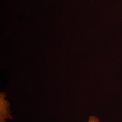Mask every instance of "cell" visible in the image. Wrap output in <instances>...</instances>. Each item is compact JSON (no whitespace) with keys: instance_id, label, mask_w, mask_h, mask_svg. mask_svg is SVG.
Returning a JSON list of instances; mask_svg holds the SVG:
<instances>
[{"instance_id":"6da1fadb","label":"cell","mask_w":122,"mask_h":122,"mask_svg":"<svg viewBox=\"0 0 122 122\" xmlns=\"http://www.w3.org/2000/svg\"><path fill=\"white\" fill-rule=\"evenodd\" d=\"M0 122H6V119H13L10 109L11 105L8 100H5L6 97L5 93L0 92Z\"/></svg>"},{"instance_id":"7a4b0ae2","label":"cell","mask_w":122,"mask_h":122,"mask_svg":"<svg viewBox=\"0 0 122 122\" xmlns=\"http://www.w3.org/2000/svg\"><path fill=\"white\" fill-rule=\"evenodd\" d=\"M87 122H100V119L94 116H91L89 117Z\"/></svg>"}]
</instances>
